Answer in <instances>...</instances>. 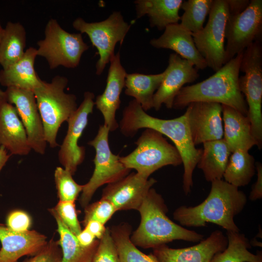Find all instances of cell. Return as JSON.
Masks as SVG:
<instances>
[{
  "mask_svg": "<svg viewBox=\"0 0 262 262\" xmlns=\"http://www.w3.org/2000/svg\"><path fill=\"white\" fill-rule=\"evenodd\" d=\"M122 133L128 137L135 135L141 129L155 130L169 138L181 156L184 167L183 190L186 195L193 186V174L200 158L202 149L194 145L188 122L186 111L181 116L164 119L147 114L135 99L131 101L123 111L118 124Z\"/></svg>",
  "mask_w": 262,
  "mask_h": 262,
  "instance_id": "1",
  "label": "cell"
},
{
  "mask_svg": "<svg viewBox=\"0 0 262 262\" xmlns=\"http://www.w3.org/2000/svg\"><path fill=\"white\" fill-rule=\"evenodd\" d=\"M211 183L210 192L202 202L194 207H179L173 213L174 219L183 226L200 227L212 223L227 231L240 232L234 218L245 207L246 195L222 179Z\"/></svg>",
  "mask_w": 262,
  "mask_h": 262,
  "instance_id": "2",
  "label": "cell"
},
{
  "mask_svg": "<svg viewBox=\"0 0 262 262\" xmlns=\"http://www.w3.org/2000/svg\"><path fill=\"white\" fill-rule=\"evenodd\" d=\"M243 54L237 55L208 78L183 87L174 98L173 108L183 109L195 102H215L246 115L247 106L239 86Z\"/></svg>",
  "mask_w": 262,
  "mask_h": 262,
  "instance_id": "3",
  "label": "cell"
},
{
  "mask_svg": "<svg viewBox=\"0 0 262 262\" xmlns=\"http://www.w3.org/2000/svg\"><path fill=\"white\" fill-rule=\"evenodd\" d=\"M167 208L162 196L151 188L138 209L141 222L130 239L135 246L154 248L174 240L197 243L204 236L184 228L166 215Z\"/></svg>",
  "mask_w": 262,
  "mask_h": 262,
  "instance_id": "4",
  "label": "cell"
},
{
  "mask_svg": "<svg viewBox=\"0 0 262 262\" xmlns=\"http://www.w3.org/2000/svg\"><path fill=\"white\" fill-rule=\"evenodd\" d=\"M68 79L56 75L48 82L42 80L33 92L42 120L45 139L52 148L58 146L56 138L62 124L68 120L77 110V97L66 93Z\"/></svg>",
  "mask_w": 262,
  "mask_h": 262,
  "instance_id": "5",
  "label": "cell"
},
{
  "mask_svg": "<svg viewBox=\"0 0 262 262\" xmlns=\"http://www.w3.org/2000/svg\"><path fill=\"white\" fill-rule=\"evenodd\" d=\"M135 149L120 160L128 169L147 178L159 169L167 165L178 166L182 164L181 156L175 147L162 134L146 129L135 142Z\"/></svg>",
  "mask_w": 262,
  "mask_h": 262,
  "instance_id": "6",
  "label": "cell"
},
{
  "mask_svg": "<svg viewBox=\"0 0 262 262\" xmlns=\"http://www.w3.org/2000/svg\"><path fill=\"white\" fill-rule=\"evenodd\" d=\"M44 35V39L37 42V54L45 59L51 69L60 66L76 68L82 55L89 48L82 33L66 31L54 18L47 23Z\"/></svg>",
  "mask_w": 262,
  "mask_h": 262,
  "instance_id": "7",
  "label": "cell"
},
{
  "mask_svg": "<svg viewBox=\"0 0 262 262\" xmlns=\"http://www.w3.org/2000/svg\"><path fill=\"white\" fill-rule=\"evenodd\" d=\"M110 131L104 125L99 127L95 137L88 142L96 151L93 162L95 168L89 180L83 185L80 198L81 205L85 208L93 195L100 186L115 182L128 175L130 170L121 162L118 155L114 154L109 144Z\"/></svg>",
  "mask_w": 262,
  "mask_h": 262,
  "instance_id": "8",
  "label": "cell"
},
{
  "mask_svg": "<svg viewBox=\"0 0 262 262\" xmlns=\"http://www.w3.org/2000/svg\"><path fill=\"white\" fill-rule=\"evenodd\" d=\"M72 26L80 33H86L98 49L99 58L96 65V73L100 75L115 55L116 44H122L131 25L125 21L120 12L115 11L99 22H87L78 17L73 22Z\"/></svg>",
  "mask_w": 262,
  "mask_h": 262,
  "instance_id": "9",
  "label": "cell"
},
{
  "mask_svg": "<svg viewBox=\"0 0 262 262\" xmlns=\"http://www.w3.org/2000/svg\"><path fill=\"white\" fill-rule=\"evenodd\" d=\"M229 16L226 0H213L206 26L192 34L195 44L207 67L214 72L226 63L225 28Z\"/></svg>",
  "mask_w": 262,
  "mask_h": 262,
  "instance_id": "10",
  "label": "cell"
},
{
  "mask_svg": "<svg viewBox=\"0 0 262 262\" xmlns=\"http://www.w3.org/2000/svg\"><path fill=\"white\" fill-rule=\"evenodd\" d=\"M262 32V0H251L243 11L229 15L225 28L226 63L255 41L261 40Z\"/></svg>",
  "mask_w": 262,
  "mask_h": 262,
  "instance_id": "11",
  "label": "cell"
},
{
  "mask_svg": "<svg viewBox=\"0 0 262 262\" xmlns=\"http://www.w3.org/2000/svg\"><path fill=\"white\" fill-rule=\"evenodd\" d=\"M239 86L245 97L247 116L253 124L262 122V47L261 40L253 42L243 52Z\"/></svg>",
  "mask_w": 262,
  "mask_h": 262,
  "instance_id": "12",
  "label": "cell"
},
{
  "mask_svg": "<svg viewBox=\"0 0 262 262\" xmlns=\"http://www.w3.org/2000/svg\"><path fill=\"white\" fill-rule=\"evenodd\" d=\"M94 98L93 93L85 92L81 104L67 121V131L60 146L58 159L64 169L72 175L85 158V147L79 146L78 142L88 124L89 115L93 112Z\"/></svg>",
  "mask_w": 262,
  "mask_h": 262,
  "instance_id": "13",
  "label": "cell"
},
{
  "mask_svg": "<svg viewBox=\"0 0 262 262\" xmlns=\"http://www.w3.org/2000/svg\"><path fill=\"white\" fill-rule=\"evenodd\" d=\"M5 92L7 101L13 105L17 110L31 148L36 152L44 154L47 143L33 91L8 87Z\"/></svg>",
  "mask_w": 262,
  "mask_h": 262,
  "instance_id": "14",
  "label": "cell"
},
{
  "mask_svg": "<svg viewBox=\"0 0 262 262\" xmlns=\"http://www.w3.org/2000/svg\"><path fill=\"white\" fill-rule=\"evenodd\" d=\"M163 72V79L153 96V108L156 111L163 104L172 108L174 98L183 86L194 82L199 76L192 63L176 53L170 54L168 66Z\"/></svg>",
  "mask_w": 262,
  "mask_h": 262,
  "instance_id": "15",
  "label": "cell"
},
{
  "mask_svg": "<svg viewBox=\"0 0 262 262\" xmlns=\"http://www.w3.org/2000/svg\"><path fill=\"white\" fill-rule=\"evenodd\" d=\"M186 107L189 127L195 146L223 138L222 104L195 102Z\"/></svg>",
  "mask_w": 262,
  "mask_h": 262,
  "instance_id": "16",
  "label": "cell"
},
{
  "mask_svg": "<svg viewBox=\"0 0 262 262\" xmlns=\"http://www.w3.org/2000/svg\"><path fill=\"white\" fill-rule=\"evenodd\" d=\"M157 182L138 173L128 175L120 180L108 184L102 197L111 202L116 211L138 210L152 186Z\"/></svg>",
  "mask_w": 262,
  "mask_h": 262,
  "instance_id": "17",
  "label": "cell"
},
{
  "mask_svg": "<svg viewBox=\"0 0 262 262\" xmlns=\"http://www.w3.org/2000/svg\"><path fill=\"white\" fill-rule=\"evenodd\" d=\"M227 245V236L221 230H216L195 246L172 248L164 245L153 248V254L161 262H211Z\"/></svg>",
  "mask_w": 262,
  "mask_h": 262,
  "instance_id": "18",
  "label": "cell"
},
{
  "mask_svg": "<svg viewBox=\"0 0 262 262\" xmlns=\"http://www.w3.org/2000/svg\"><path fill=\"white\" fill-rule=\"evenodd\" d=\"M126 74L121 63L120 52L118 51L110 62L105 90L97 97L95 101L97 108L103 115V125L110 131H115L119 127L115 114L120 107V97L125 87Z\"/></svg>",
  "mask_w": 262,
  "mask_h": 262,
  "instance_id": "19",
  "label": "cell"
},
{
  "mask_svg": "<svg viewBox=\"0 0 262 262\" xmlns=\"http://www.w3.org/2000/svg\"><path fill=\"white\" fill-rule=\"evenodd\" d=\"M0 262H19L24 256H33L46 245L47 237L35 231H13L0 224Z\"/></svg>",
  "mask_w": 262,
  "mask_h": 262,
  "instance_id": "20",
  "label": "cell"
},
{
  "mask_svg": "<svg viewBox=\"0 0 262 262\" xmlns=\"http://www.w3.org/2000/svg\"><path fill=\"white\" fill-rule=\"evenodd\" d=\"M157 38H153L150 44L156 49H169L181 58L190 62L197 69L207 67V63L197 50L192 33L180 23L171 24Z\"/></svg>",
  "mask_w": 262,
  "mask_h": 262,
  "instance_id": "21",
  "label": "cell"
},
{
  "mask_svg": "<svg viewBox=\"0 0 262 262\" xmlns=\"http://www.w3.org/2000/svg\"><path fill=\"white\" fill-rule=\"evenodd\" d=\"M0 146L11 155H26L32 149L16 107L7 101L0 108Z\"/></svg>",
  "mask_w": 262,
  "mask_h": 262,
  "instance_id": "22",
  "label": "cell"
},
{
  "mask_svg": "<svg viewBox=\"0 0 262 262\" xmlns=\"http://www.w3.org/2000/svg\"><path fill=\"white\" fill-rule=\"evenodd\" d=\"M223 139L230 151H248L257 143L247 116L234 108L222 104Z\"/></svg>",
  "mask_w": 262,
  "mask_h": 262,
  "instance_id": "23",
  "label": "cell"
},
{
  "mask_svg": "<svg viewBox=\"0 0 262 262\" xmlns=\"http://www.w3.org/2000/svg\"><path fill=\"white\" fill-rule=\"evenodd\" d=\"M36 57V48L30 47L26 49L23 56L19 61L0 70V84L6 88L14 87L33 91L42 81L34 69Z\"/></svg>",
  "mask_w": 262,
  "mask_h": 262,
  "instance_id": "24",
  "label": "cell"
},
{
  "mask_svg": "<svg viewBox=\"0 0 262 262\" xmlns=\"http://www.w3.org/2000/svg\"><path fill=\"white\" fill-rule=\"evenodd\" d=\"M182 0H137L134 1L136 17L147 15L150 26L159 30L169 25L179 23Z\"/></svg>",
  "mask_w": 262,
  "mask_h": 262,
  "instance_id": "25",
  "label": "cell"
},
{
  "mask_svg": "<svg viewBox=\"0 0 262 262\" xmlns=\"http://www.w3.org/2000/svg\"><path fill=\"white\" fill-rule=\"evenodd\" d=\"M203 145V149L196 166L202 171L207 181L222 179L231 153L228 145L223 138L206 142Z\"/></svg>",
  "mask_w": 262,
  "mask_h": 262,
  "instance_id": "26",
  "label": "cell"
},
{
  "mask_svg": "<svg viewBox=\"0 0 262 262\" xmlns=\"http://www.w3.org/2000/svg\"><path fill=\"white\" fill-rule=\"evenodd\" d=\"M57 224L59 234L58 241L62 253V262H92L99 243V240L89 247H83L76 236L62 222L53 208L49 209Z\"/></svg>",
  "mask_w": 262,
  "mask_h": 262,
  "instance_id": "27",
  "label": "cell"
},
{
  "mask_svg": "<svg viewBox=\"0 0 262 262\" xmlns=\"http://www.w3.org/2000/svg\"><path fill=\"white\" fill-rule=\"evenodd\" d=\"M26 46V32L20 22L8 21L0 41V65L6 69L24 55Z\"/></svg>",
  "mask_w": 262,
  "mask_h": 262,
  "instance_id": "28",
  "label": "cell"
},
{
  "mask_svg": "<svg viewBox=\"0 0 262 262\" xmlns=\"http://www.w3.org/2000/svg\"><path fill=\"white\" fill-rule=\"evenodd\" d=\"M164 72L156 74L127 73L125 93L132 97L147 111L153 108V96L160 86Z\"/></svg>",
  "mask_w": 262,
  "mask_h": 262,
  "instance_id": "29",
  "label": "cell"
},
{
  "mask_svg": "<svg viewBox=\"0 0 262 262\" xmlns=\"http://www.w3.org/2000/svg\"><path fill=\"white\" fill-rule=\"evenodd\" d=\"M228 245L216 254L211 262H262V252H250L251 245L245 234L240 232L227 231Z\"/></svg>",
  "mask_w": 262,
  "mask_h": 262,
  "instance_id": "30",
  "label": "cell"
},
{
  "mask_svg": "<svg viewBox=\"0 0 262 262\" xmlns=\"http://www.w3.org/2000/svg\"><path fill=\"white\" fill-rule=\"evenodd\" d=\"M254 157L248 151L236 150L231 152L223 178L236 187L247 185L255 173Z\"/></svg>",
  "mask_w": 262,
  "mask_h": 262,
  "instance_id": "31",
  "label": "cell"
},
{
  "mask_svg": "<svg viewBox=\"0 0 262 262\" xmlns=\"http://www.w3.org/2000/svg\"><path fill=\"white\" fill-rule=\"evenodd\" d=\"M111 235L116 245L120 262H161L153 254H145L130 239L131 227L127 224L113 227Z\"/></svg>",
  "mask_w": 262,
  "mask_h": 262,
  "instance_id": "32",
  "label": "cell"
},
{
  "mask_svg": "<svg viewBox=\"0 0 262 262\" xmlns=\"http://www.w3.org/2000/svg\"><path fill=\"white\" fill-rule=\"evenodd\" d=\"M213 0L183 1L181 8L184 13L180 16V25L192 34L199 32L209 15Z\"/></svg>",
  "mask_w": 262,
  "mask_h": 262,
  "instance_id": "33",
  "label": "cell"
},
{
  "mask_svg": "<svg viewBox=\"0 0 262 262\" xmlns=\"http://www.w3.org/2000/svg\"><path fill=\"white\" fill-rule=\"evenodd\" d=\"M54 180L59 200L75 202L83 185L78 184L69 171L60 166L55 169Z\"/></svg>",
  "mask_w": 262,
  "mask_h": 262,
  "instance_id": "34",
  "label": "cell"
},
{
  "mask_svg": "<svg viewBox=\"0 0 262 262\" xmlns=\"http://www.w3.org/2000/svg\"><path fill=\"white\" fill-rule=\"evenodd\" d=\"M84 208V216L82 221L84 226L90 220L98 221L105 225L117 212L111 202L103 198L88 205Z\"/></svg>",
  "mask_w": 262,
  "mask_h": 262,
  "instance_id": "35",
  "label": "cell"
},
{
  "mask_svg": "<svg viewBox=\"0 0 262 262\" xmlns=\"http://www.w3.org/2000/svg\"><path fill=\"white\" fill-rule=\"evenodd\" d=\"M92 262H120L116 245L108 228L99 240Z\"/></svg>",
  "mask_w": 262,
  "mask_h": 262,
  "instance_id": "36",
  "label": "cell"
},
{
  "mask_svg": "<svg viewBox=\"0 0 262 262\" xmlns=\"http://www.w3.org/2000/svg\"><path fill=\"white\" fill-rule=\"evenodd\" d=\"M53 208L65 225L73 233L77 236L82 231V229L78 219L74 202L59 200Z\"/></svg>",
  "mask_w": 262,
  "mask_h": 262,
  "instance_id": "37",
  "label": "cell"
},
{
  "mask_svg": "<svg viewBox=\"0 0 262 262\" xmlns=\"http://www.w3.org/2000/svg\"><path fill=\"white\" fill-rule=\"evenodd\" d=\"M22 262H62V253L58 241L51 239L38 253Z\"/></svg>",
  "mask_w": 262,
  "mask_h": 262,
  "instance_id": "38",
  "label": "cell"
},
{
  "mask_svg": "<svg viewBox=\"0 0 262 262\" xmlns=\"http://www.w3.org/2000/svg\"><path fill=\"white\" fill-rule=\"evenodd\" d=\"M6 227L16 232H25L29 230L32 225V219L29 214L20 210L10 212L6 220Z\"/></svg>",
  "mask_w": 262,
  "mask_h": 262,
  "instance_id": "39",
  "label": "cell"
},
{
  "mask_svg": "<svg viewBox=\"0 0 262 262\" xmlns=\"http://www.w3.org/2000/svg\"><path fill=\"white\" fill-rule=\"evenodd\" d=\"M257 172V180L252 186L249 199L255 201L262 197V165L260 162L256 163Z\"/></svg>",
  "mask_w": 262,
  "mask_h": 262,
  "instance_id": "40",
  "label": "cell"
},
{
  "mask_svg": "<svg viewBox=\"0 0 262 262\" xmlns=\"http://www.w3.org/2000/svg\"><path fill=\"white\" fill-rule=\"evenodd\" d=\"M84 227V229L98 239H100L102 237L106 229L104 224L96 220L89 221Z\"/></svg>",
  "mask_w": 262,
  "mask_h": 262,
  "instance_id": "41",
  "label": "cell"
},
{
  "mask_svg": "<svg viewBox=\"0 0 262 262\" xmlns=\"http://www.w3.org/2000/svg\"><path fill=\"white\" fill-rule=\"evenodd\" d=\"M229 15L239 14L243 11L248 5L250 0H226Z\"/></svg>",
  "mask_w": 262,
  "mask_h": 262,
  "instance_id": "42",
  "label": "cell"
},
{
  "mask_svg": "<svg viewBox=\"0 0 262 262\" xmlns=\"http://www.w3.org/2000/svg\"><path fill=\"white\" fill-rule=\"evenodd\" d=\"M76 237L80 244L85 247L91 246L96 241V237L85 229L82 230Z\"/></svg>",
  "mask_w": 262,
  "mask_h": 262,
  "instance_id": "43",
  "label": "cell"
},
{
  "mask_svg": "<svg viewBox=\"0 0 262 262\" xmlns=\"http://www.w3.org/2000/svg\"><path fill=\"white\" fill-rule=\"evenodd\" d=\"M11 155L4 147L0 146V172L8 161Z\"/></svg>",
  "mask_w": 262,
  "mask_h": 262,
  "instance_id": "44",
  "label": "cell"
},
{
  "mask_svg": "<svg viewBox=\"0 0 262 262\" xmlns=\"http://www.w3.org/2000/svg\"><path fill=\"white\" fill-rule=\"evenodd\" d=\"M6 102H7V98L5 92L0 88V108Z\"/></svg>",
  "mask_w": 262,
  "mask_h": 262,
  "instance_id": "45",
  "label": "cell"
},
{
  "mask_svg": "<svg viewBox=\"0 0 262 262\" xmlns=\"http://www.w3.org/2000/svg\"><path fill=\"white\" fill-rule=\"evenodd\" d=\"M3 29H4V28H3L2 27V26H1V24H0V39L1 38L2 34H3Z\"/></svg>",
  "mask_w": 262,
  "mask_h": 262,
  "instance_id": "46",
  "label": "cell"
}]
</instances>
